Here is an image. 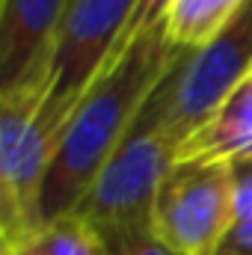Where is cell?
<instances>
[{"instance_id": "obj_1", "label": "cell", "mask_w": 252, "mask_h": 255, "mask_svg": "<svg viewBox=\"0 0 252 255\" xmlns=\"http://www.w3.org/2000/svg\"><path fill=\"white\" fill-rule=\"evenodd\" d=\"M181 54L184 48H178L166 27H160L139 36L122 57L104 65L65 125L63 142L39 196V229L77 208Z\"/></svg>"}, {"instance_id": "obj_2", "label": "cell", "mask_w": 252, "mask_h": 255, "mask_svg": "<svg viewBox=\"0 0 252 255\" xmlns=\"http://www.w3.org/2000/svg\"><path fill=\"white\" fill-rule=\"evenodd\" d=\"M71 107L51 101V71L0 92V229L3 244L39 232V196Z\"/></svg>"}, {"instance_id": "obj_3", "label": "cell", "mask_w": 252, "mask_h": 255, "mask_svg": "<svg viewBox=\"0 0 252 255\" xmlns=\"http://www.w3.org/2000/svg\"><path fill=\"white\" fill-rule=\"evenodd\" d=\"M252 77V0L202 48L184 51L139 113V122L181 142Z\"/></svg>"}, {"instance_id": "obj_4", "label": "cell", "mask_w": 252, "mask_h": 255, "mask_svg": "<svg viewBox=\"0 0 252 255\" xmlns=\"http://www.w3.org/2000/svg\"><path fill=\"white\" fill-rule=\"evenodd\" d=\"M175 139L136 119L71 214L92 232L151 226L157 190L175 166Z\"/></svg>"}, {"instance_id": "obj_5", "label": "cell", "mask_w": 252, "mask_h": 255, "mask_svg": "<svg viewBox=\"0 0 252 255\" xmlns=\"http://www.w3.org/2000/svg\"><path fill=\"white\" fill-rule=\"evenodd\" d=\"M151 226L178 255L217 253L238 226L232 166L175 163L157 190Z\"/></svg>"}, {"instance_id": "obj_6", "label": "cell", "mask_w": 252, "mask_h": 255, "mask_svg": "<svg viewBox=\"0 0 252 255\" xmlns=\"http://www.w3.org/2000/svg\"><path fill=\"white\" fill-rule=\"evenodd\" d=\"M136 0H68L51 45V101L77 107L113 60Z\"/></svg>"}, {"instance_id": "obj_7", "label": "cell", "mask_w": 252, "mask_h": 255, "mask_svg": "<svg viewBox=\"0 0 252 255\" xmlns=\"http://www.w3.org/2000/svg\"><path fill=\"white\" fill-rule=\"evenodd\" d=\"M68 0H0V92L51 71Z\"/></svg>"}, {"instance_id": "obj_8", "label": "cell", "mask_w": 252, "mask_h": 255, "mask_svg": "<svg viewBox=\"0 0 252 255\" xmlns=\"http://www.w3.org/2000/svg\"><path fill=\"white\" fill-rule=\"evenodd\" d=\"M252 160V77L244 80L205 122L175 148V163H244Z\"/></svg>"}, {"instance_id": "obj_9", "label": "cell", "mask_w": 252, "mask_h": 255, "mask_svg": "<svg viewBox=\"0 0 252 255\" xmlns=\"http://www.w3.org/2000/svg\"><path fill=\"white\" fill-rule=\"evenodd\" d=\"M250 0H178L172 15H169V21H166V33L184 51L202 48Z\"/></svg>"}, {"instance_id": "obj_10", "label": "cell", "mask_w": 252, "mask_h": 255, "mask_svg": "<svg viewBox=\"0 0 252 255\" xmlns=\"http://www.w3.org/2000/svg\"><path fill=\"white\" fill-rule=\"evenodd\" d=\"M12 250L18 255H104L98 235L74 214L42 226L36 235Z\"/></svg>"}, {"instance_id": "obj_11", "label": "cell", "mask_w": 252, "mask_h": 255, "mask_svg": "<svg viewBox=\"0 0 252 255\" xmlns=\"http://www.w3.org/2000/svg\"><path fill=\"white\" fill-rule=\"evenodd\" d=\"M101 241L104 255H178L169 244H163L154 232V226H136V229H113V232H95Z\"/></svg>"}, {"instance_id": "obj_12", "label": "cell", "mask_w": 252, "mask_h": 255, "mask_svg": "<svg viewBox=\"0 0 252 255\" xmlns=\"http://www.w3.org/2000/svg\"><path fill=\"white\" fill-rule=\"evenodd\" d=\"M175 3H178V0H136L133 15H130V21H127L125 33L119 36V45H116L113 60H116V57H122V54L127 51V45H133L139 36H145V33H151V30L166 27V21H169V15H172Z\"/></svg>"}, {"instance_id": "obj_13", "label": "cell", "mask_w": 252, "mask_h": 255, "mask_svg": "<svg viewBox=\"0 0 252 255\" xmlns=\"http://www.w3.org/2000/svg\"><path fill=\"white\" fill-rule=\"evenodd\" d=\"M232 196H235V220L252 223V160L232 163Z\"/></svg>"}, {"instance_id": "obj_14", "label": "cell", "mask_w": 252, "mask_h": 255, "mask_svg": "<svg viewBox=\"0 0 252 255\" xmlns=\"http://www.w3.org/2000/svg\"><path fill=\"white\" fill-rule=\"evenodd\" d=\"M211 255H244V253H238V250H232V247H226V244H223L217 253H211Z\"/></svg>"}, {"instance_id": "obj_15", "label": "cell", "mask_w": 252, "mask_h": 255, "mask_svg": "<svg viewBox=\"0 0 252 255\" xmlns=\"http://www.w3.org/2000/svg\"><path fill=\"white\" fill-rule=\"evenodd\" d=\"M0 255H18V253H15L9 244H3V241H0Z\"/></svg>"}]
</instances>
